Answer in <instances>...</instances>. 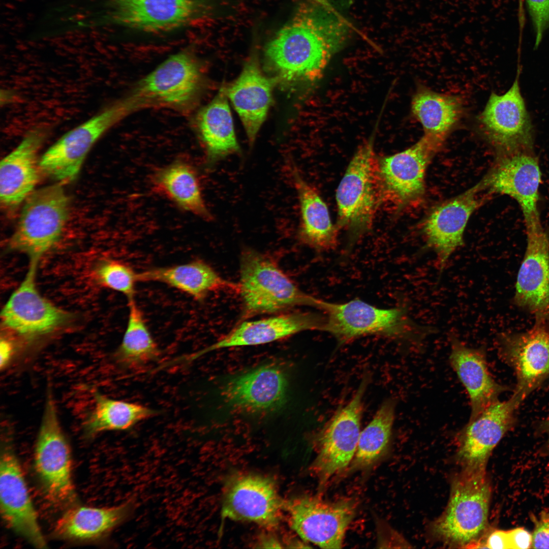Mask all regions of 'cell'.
<instances>
[{
    "label": "cell",
    "mask_w": 549,
    "mask_h": 549,
    "mask_svg": "<svg viewBox=\"0 0 549 549\" xmlns=\"http://www.w3.org/2000/svg\"><path fill=\"white\" fill-rule=\"evenodd\" d=\"M238 284L246 318L296 306L320 308L322 302L300 290L270 258L252 249L241 253Z\"/></svg>",
    "instance_id": "4"
},
{
    "label": "cell",
    "mask_w": 549,
    "mask_h": 549,
    "mask_svg": "<svg viewBox=\"0 0 549 549\" xmlns=\"http://www.w3.org/2000/svg\"><path fill=\"white\" fill-rule=\"evenodd\" d=\"M325 317L313 312H296L239 323L210 346L190 355L191 360L226 348L254 346L274 342L304 330H322Z\"/></svg>",
    "instance_id": "24"
},
{
    "label": "cell",
    "mask_w": 549,
    "mask_h": 549,
    "mask_svg": "<svg viewBox=\"0 0 549 549\" xmlns=\"http://www.w3.org/2000/svg\"><path fill=\"white\" fill-rule=\"evenodd\" d=\"M96 274L103 286L123 294L128 299L134 298L138 272L129 265L117 260H103L98 266Z\"/></svg>",
    "instance_id": "37"
},
{
    "label": "cell",
    "mask_w": 549,
    "mask_h": 549,
    "mask_svg": "<svg viewBox=\"0 0 549 549\" xmlns=\"http://www.w3.org/2000/svg\"><path fill=\"white\" fill-rule=\"evenodd\" d=\"M517 74L504 94L492 93L478 117L488 140L504 153L529 150L532 129L522 96Z\"/></svg>",
    "instance_id": "15"
},
{
    "label": "cell",
    "mask_w": 549,
    "mask_h": 549,
    "mask_svg": "<svg viewBox=\"0 0 549 549\" xmlns=\"http://www.w3.org/2000/svg\"><path fill=\"white\" fill-rule=\"evenodd\" d=\"M48 126H37L1 162L0 199L5 207H15L33 192L39 179L38 154L50 133Z\"/></svg>",
    "instance_id": "23"
},
{
    "label": "cell",
    "mask_w": 549,
    "mask_h": 549,
    "mask_svg": "<svg viewBox=\"0 0 549 549\" xmlns=\"http://www.w3.org/2000/svg\"><path fill=\"white\" fill-rule=\"evenodd\" d=\"M462 110L459 98L420 86L411 102V111L424 135L443 143L458 121Z\"/></svg>",
    "instance_id": "33"
},
{
    "label": "cell",
    "mask_w": 549,
    "mask_h": 549,
    "mask_svg": "<svg viewBox=\"0 0 549 549\" xmlns=\"http://www.w3.org/2000/svg\"><path fill=\"white\" fill-rule=\"evenodd\" d=\"M285 502L269 477L253 473L237 474L227 481L224 490L222 514L232 520L276 527Z\"/></svg>",
    "instance_id": "12"
},
{
    "label": "cell",
    "mask_w": 549,
    "mask_h": 549,
    "mask_svg": "<svg viewBox=\"0 0 549 549\" xmlns=\"http://www.w3.org/2000/svg\"><path fill=\"white\" fill-rule=\"evenodd\" d=\"M114 23L145 33H164L191 24L204 13L201 0H108Z\"/></svg>",
    "instance_id": "14"
},
{
    "label": "cell",
    "mask_w": 549,
    "mask_h": 549,
    "mask_svg": "<svg viewBox=\"0 0 549 549\" xmlns=\"http://www.w3.org/2000/svg\"><path fill=\"white\" fill-rule=\"evenodd\" d=\"M507 531L510 548H531L532 535L528 531L523 528H517Z\"/></svg>",
    "instance_id": "42"
},
{
    "label": "cell",
    "mask_w": 549,
    "mask_h": 549,
    "mask_svg": "<svg viewBox=\"0 0 549 549\" xmlns=\"http://www.w3.org/2000/svg\"><path fill=\"white\" fill-rule=\"evenodd\" d=\"M348 34V25L334 9L319 4L304 8L265 47L271 77L289 85L317 80Z\"/></svg>",
    "instance_id": "1"
},
{
    "label": "cell",
    "mask_w": 549,
    "mask_h": 549,
    "mask_svg": "<svg viewBox=\"0 0 549 549\" xmlns=\"http://www.w3.org/2000/svg\"><path fill=\"white\" fill-rule=\"evenodd\" d=\"M153 190L182 210L204 220H212L202 194L197 172L191 163L177 159L155 171L151 177Z\"/></svg>",
    "instance_id": "30"
},
{
    "label": "cell",
    "mask_w": 549,
    "mask_h": 549,
    "mask_svg": "<svg viewBox=\"0 0 549 549\" xmlns=\"http://www.w3.org/2000/svg\"><path fill=\"white\" fill-rule=\"evenodd\" d=\"M227 97L225 89H221L196 116V126L205 149L207 168L240 151Z\"/></svg>",
    "instance_id": "29"
},
{
    "label": "cell",
    "mask_w": 549,
    "mask_h": 549,
    "mask_svg": "<svg viewBox=\"0 0 549 549\" xmlns=\"http://www.w3.org/2000/svg\"><path fill=\"white\" fill-rule=\"evenodd\" d=\"M395 405L393 400H385L361 431L350 467L351 471L369 468L386 453L392 435Z\"/></svg>",
    "instance_id": "36"
},
{
    "label": "cell",
    "mask_w": 549,
    "mask_h": 549,
    "mask_svg": "<svg viewBox=\"0 0 549 549\" xmlns=\"http://www.w3.org/2000/svg\"><path fill=\"white\" fill-rule=\"evenodd\" d=\"M522 401L514 393L469 420L458 439V455L464 466H485L491 452L512 426L514 410Z\"/></svg>",
    "instance_id": "22"
},
{
    "label": "cell",
    "mask_w": 549,
    "mask_h": 549,
    "mask_svg": "<svg viewBox=\"0 0 549 549\" xmlns=\"http://www.w3.org/2000/svg\"><path fill=\"white\" fill-rule=\"evenodd\" d=\"M90 390L94 406L83 423L88 437L105 431L128 430L156 413L141 405L110 398L94 388Z\"/></svg>",
    "instance_id": "34"
},
{
    "label": "cell",
    "mask_w": 549,
    "mask_h": 549,
    "mask_svg": "<svg viewBox=\"0 0 549 549\" xmlns=\"http://www.w3.org/2000/svg\"><path fill=\"white\" fill-rule=\"evenodd\" d=\"M201 80L198 61L186 49L171 55L142 78L126 98L136 110L155 106L182 108L196 98Z\"/></svg>",
    "instance_id": "7"
},
{
    "label": "cell",
    "mask_w": 549,
    "mask_h": 549,
    "mask_svg": "<svg viewBox=\"0 0 549 549\" xmlns=\"http://www.w3.org/2000/svg\"><path fill=\"white\" fill-rule=\"evenodd\" d=\"M320 309L326 314L322 330L331 334L340 344L369 335L419 344L437 330L413 320L406 305L382 309L357 299L344 303L322 300Z\"/></svg>",
    "instance_id": "2"
},
{
    "label": "cell",
    "mask_w": 549,
    "mask_h": 549,
    "mask_svg": "<svg viewBox=\"0 0 549 549\" xmlns=\"http://www.w3.org/2000/svg\"><path fill=\"white\" fill-rule=\"evenodd\" d=\"M132 111L124 99L107 106L69 130L50 146L39 159L40 169L60 181L74 179L97 141Z\"/></svg>",
    "instance_id": "9"
},
{
    "label": "cell",
    "mask_w": 549,
    "mask_h": 549,
    "mask_svg": "<svg viewBox=\"0 0 549 549\" xmlns=\"http://www.w3.org/2000/svg\"><path fill=\"white\" fill-rule=\"evenodd\" d=\"M36 471L52 502L69 504L76 498L72 478L70 448L61 426L50 384L36 444Z\"/></svg>",
    "instance_id": "8"
},
{
    "label": "cell",
    "mask_w": 549,
    "mask_h": 549,
    "mask_svg": "<svg viewBox=\"0 0 549 549\" xmlns=\"http://www.w3.org/2000/svg\"><path fill=\"white\" fill-rule=\"evenodd\" d=\"M39 261H30L28 271L1 311L4 326L20 335L32 337L49 333L71 318L69 313L43 297L35 278Z\"/></svg>",
    "instance_id": "18"
},
{
    "label": "cell",
    "mask_w": 549,
    "mask_h": 549,
    "mask_svg": "<svg viewBox=\"0 0 549 549\" xmlns=\"http://www.w3.org/2000/svg\"><path fill=\"white\" fill-rule=\"evenodd\" d=\"M377 545L379 548L394 547L395 545H406L400 535L388 525L382 521L377 524Z\"/></svg>",
    "instance_id": "40"
},
{
    "label": "cell",
    "mask_w": 549,
    "mask_h": 549,
    "mask_svg": "<svg viewBox=\"0 0 549 549\" xmlns=\"http://www.w3.org/2000/svg\"><path fill=\"white\" fill-rule=\"evenodd\" d=\"M527 243L519 269L514 300L536 317L549 316V238L542 227L527 229Z\"/></svg>",
    "instance_id": "25"
},
{
    "label": "cell",
    "mask_w": 549,
    "mask_h": 549,
    "mask_svg": "<svg viewBox=\"0 0 549 549\" xmlns=\"http://www.w3.org/2000/svg\"><path fill=\"white\" fill-rule=\"evenodd\" d=\"M491 494L485 466H464L452 481L447 507L434 523V532L448 544L470 548L486 528Z\"/></svg>",
    "instance_id": "3"
},
{
    "label": "cell",
    "mask_w": 549,
    "mask_h": 549,
    "mask_svg": "<svg viewBox=\"0 0 549 549\" xmlns=\"http://www.w3.org/2000/svg\"><path fill=\"white\" fill-rule=\"evenodd\" d=\"M317 4H319L328 8L333 9V8L329 5V3L326 0H314Z\"/></svg>",
    "instance_id": "44"
},
{
    "label": "cell",
    "mask_w": 549,
    "mask_h": 549,
    "mask_svg": "<svg viewBox=\"0 0 549 549\" xmlns=\"http://www.w3.org/2000/svg\"><path fill=\"white\" fill-rule=\"evenodd\" d=\"M545 428H546V431H547L548 434L549 435V418L547 419V421H546V422L545 423Z\"/></svg>",
    "instance_id": "45"
},
{
    "label": "cell",
    "mask_w": 549,
    "mask_h": 549,
    "mask_svg": "<svg viewBox=\"0 0 549 549\" xmlns=\"http://www.w3.org/2000/svg\"><path fill=\"white\" fill-rule=\"evenodd\" d=\"M13 346L11 342L6 338H2L0 341V367L5 369L12 356Z\"/></svg>",
    "instance_id": "43"
},
{
    "label": "cell",
    "mask_w": 549,
    "mask_h": 549,
    "mask_svg": "<svg viewBox=\"0 0 549 549\" xmlns=\"http://www.w3.org/2000/svg\"><path fill=\"white\" fill-rule=\"evenodd\" d=\"M69 213V199L61 185L33 191L25 200L8 248L39 261L59 240Z\"/></svg>",
    "instance_id": "6"
},
{
    "label": "cell",
    "mask_w": 549,
    "mask_h": 549,
    "mask_svg": "<svg viewBox=\"0 0 549 549\" xmlns=\"http://www.w3.org/2000/svg\"><path fill=\"white\" fill-rule=\"evenodd\" d=\"M484 186L482 181L438 205L424 222L422 232L425 247L436 253L440 275L451 255L464 243L466 226L471 215L482 202L479 194Z\"/></svg>",
    "instance_id": "20"
},
{
    "label": "cell",
    "mask_w": 549,
    "mask_h": 549,
    "mask_svg": "<svg viewBox=\"0 0 549 549\" xmlns=\"http://www.w3.org/2000/svg\"><path fill=\"white\" fill-rule=\"evenodd\" d=\"M2 516L8 527L37 548L47 547L19 463L8 447L0 462Z\"/></svg>",
    "instance_id": "21"
},
{
    "label": "cell",
    "mask_w": 549,
    "mask_h": 549,
    "mask_svg": "<svg viewBox=\"0 0 549 549\" xmlns=\"http://www.w3.org/2000/svg\"><path fill=\"white\" fill-rule=\"evenodd\" d=\"M450 342V363L469 395L472 420L498 401L504 388L490 374L483 347H469L453 334Z\"/></svg>",
    "instance_id": "27"
},
{
    "label": "cell",
    "mask_w": 549,
    "mask_h": 549,
    "mask_svg": "<svg viewBox=\"0 0 549 549\" xmlns=\"http://www.w3.org/2000/svg\"><path fill=\"white\" fill-rule=\"evenodd\" d=\"M291 171L300 206V239L318 250L332 249L337 243L338 231L331 222L326 203L295 166H291Z\"/></svg>",
    "instance_id": "32"
},
{
    "label": "cell",
    "mask_w": 549,
    "mask_h": 549,
    "mask_svg": "<svg viewBox=\"0 0 549 549\" xmlns=\"http://www.w3.org/2000/svg\"><path fill=\"white\" fill-rule=\"evenodd\" d=\"M541 174L529 150L505 154L483 180L490 192L515 199L523 211L527 229L541 227L538 201Z\"/></svg>",
    "instance_id": "16"
},
{
    "label": "cell",
    "mask_w": 549,
    "mask_h": 549,
    "mask_svg": "<svg viewBox=\"0 0 549 549\" xmlns=\"http://www.w3.org/2000/svg\"><path fill=\"white\" fill-rule=\"evenodd\" d=\"M499 346L501 355L516 374L514 393L523 400L549 375V316L536 317L524 332L501 335Z\"/></svg>",
    "instance_id": "17"
},
{
    "label": "cell",
    "mask_w": 549,
    "mask_h": 549,
    "mask_svg": "<svg viewBox=\"0 0 549 549\" xmlns=\"http://www.w3.org/2000/svg\"><path fill=\"white\" fill-rule=\"evenodd\" d=\"M136 504L130 499L116 506L96 508L76 506L69 509L57 521L54 533L58 537L74 540L102 537L132 515Z\"/></svg>",
    "instance_id": "31"
},
{
    "label": "cell",
    "mask_w": 549,
    "mask_h": 549,
    "mask_svg": "<svg viewBox=\"0 0 549 549\" xmlns=\"http://www.w3.org/2000/svg\"><path fill=\"white\" fill-rule=\"evenodd\" d=\"M473 548H489L495 549L510 548L507 531L496 530L490 533L484 541H477Z\"/></svg>",
    "instance_id": "41"
},
{
    "label": "cell",
    "mask_w": 549,
    "mask_h": 549,
    "mask_svg": "<svg viewBox=\"0 0 549 549\" xmlns=\"http://www.w3.org/2000/svg\"><path fill=\"white\" fill-rule=\"evenodd\" d=\"M139 282L165 284L202 301L210 293L230 289L239 292V284L220 276L209 264L200 260L166 267H158L138 272Z\"/></svg>",
    "instance_id": "28"
},
{
    "label": "cell",
    "mask_w": 549,
    "mask_h": 549,
    "mask_svg": "<svg viewBox=\"0 0 549 549\" xmlns=\"http://www.w3.org/2000/svg\"><path fill=\"white\" fill-rule=\"evenodd\" d=\"M369 382L370 377L365 375L351 399L338 409L317 435V454L312 469L321 486L347 468L354 458Z\"/></svg>",
    "instance_id": "10"
},
{
    "label": "cell",
    "mask_w": 549,
    "mask_h": 549,
    "mask_svg": "<svg viewBox=\"0 0 549 549\" xmlns=\"http://www.w3.org/2000/svg\"><path fill=\"white\" fill-rule=\"evenodd\" d=\"M535 34V45L549 29V0H526Z\"/></svg>",
    "instance_id": "38"
},
{
    "label": "cell",
    "mask_w": 549,
    "mask_h": 549,
    "mask_svg": "<svg viewBox=\"0 0 549 549\" xmlns=\"http://www.w3.org/2000/svg\"><path fill=\"white\" fill-rule=\"evenodd\" d=\"M276 81L267 76L255 58L250 59L236 80L226 90L253 145L271 106Z\"/></svg>",
    "instance_id": "26"
},
{
    "label": "cell",
    "mask_w": 549,
    "mask_h": 549,
    "mask_svg": "<svg viewBox=\"0 0 549 549\" xmlns=\"http://www.w3.org/2000/svg\"><path fill=\"white\" fill-rule=\"evenodd\" d=\"M356 507L351 499L329 501L304 495L285 502L284 509L291 527L303 540L322 548H340Z\"/></svg>",
    "instance_id": "11"
},
{
    "label": "cell",
    "mask_w": 549,
    "mask_h": 549,
    "mask_svg": "<svg viewBox=\"0 0 549 549\" xmlns=\"http://www.w3.org/2000/svg\"><path fill=\"white\" fill-rule=\"evenodd\" d=\"M339 223L348 232L349 246L370 229L383 201L379 159L373 139L355 153L336 192Z\"/></svg>",
    "instance_id": "5"
},
{
    "label": "cell",
    "mask_w": 549,
    "mask_h": 549,
    "mask_svg": "<svg viewBox=\"0 0 549 549\" xmlns=\"http://www.w3.org/2000/svg\"><path fill=\"white\" fill-rule=\"evenodd\" d=\"M287 391L284 370L269 363L233 377L225 385L223 395L229 406L240 412L266 414L281 409Z\"/></svg>",
    "instance_id": "19"
},
{
    "label": "cell",
    "mask_w": 549,
    "mask_h": 549,
    "mask_svg": "<svg viewBox=\"0 0 549 549\" xmlns=\"http://www.w3.org/2000/svg\"><path fill=\"white\" fill-rule=\"evenodd\" d=\"M535 527L532 535L531 548H549V512L542 511L534 518Z\"/></svg>",
    "instance_id": "39"
},
{
    "label": "cell",
    "mask_w": 549,
    "mask_h": 549,
    "mask_svg": "<svg viewBox=\"0 0 549 549\" xmlns=\"http://www.w3.org/2000/svg\"><path fill=\"white\" fill-rule=\"evenodd\" d=\"M128 309L126 328L114 357L123 368L135 369L158 360L161 353L134 298L128 299Z\"/></svg>",
    "instance_id": "35"
},
{
    "label": "cell",
    "mask_w": 549,
    "mask_h": 549,
    "mask_svg": "<svg viewBox=\"0 0 549 549\" xmlns=\"http://www.w3.org/2000/svg\"><path fill=\"white\" fill-rule=\"evenodd\" d=\"M442 144L424 135L407 149L379 159L383 201L398 208L420 199L424 192L427 166Z\"/></svg>",
    "instance_id": "13"
}]
</instances>
